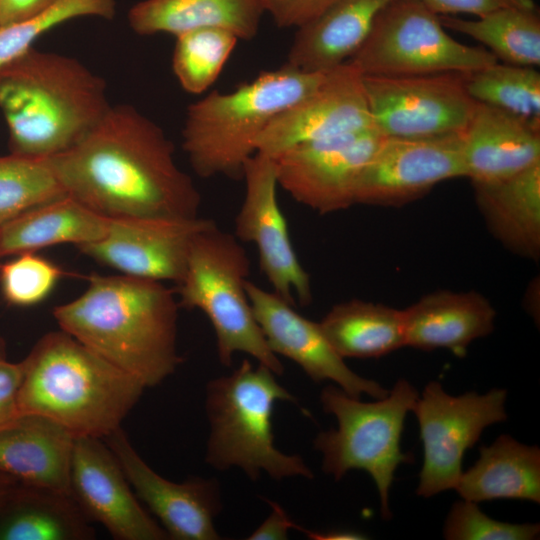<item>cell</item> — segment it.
Returning <instances> with one entry per match:
<instances>
[{"label": "cell", "instance_id": "18", "mask_svg": "<svg viewBox=\"0 0 540 540\" xmlns=\"http://www.w3.org/2000/svg\"><path fill=\"white\" fill-rule=\"evenodd\" d=\"M117 458L139 501L161 523L169 539L217 540L214 520L221 510L215 479L193 477L182 483L155 472L138 454L121 428L103 439Z\"/></svg>", "mask_w": 540, "mask_h": 540}, {"label": "cell", "instance_id": "29", "mask_svg": "<svg viewBox=\"0 0 540 540\" xmlns=\"http://www.w3.org/2000/svg\"><path fill=\"white\" fill-rule=\"evenodd\" d=\"M319 325L342 358H378L405 346L402 310L380 303L340 302Z\"/></svg>", "mask_w": 540, "mask_h": 540}, {"label": "cell", "instance_id": "36", "mask_svg": "<svg viewBox=\"0 0 540 540\" xmlns=\"http://www.w3.org/2000/svg\"><path fill=\"white\" fill-rule=\"evenodd\" d=\"M443 533L448 540H533L540 525L501 522L487 516L477 503L462 500L451 507Z\"/></svg>", "mask_w": 540, "mask_h": 540}, {"label": "cell", "instance_id": "22", "mask_svg": "<svg viewBox=\"0 0 540 540\" xmlns=\"http://www.w3.org/2000/svg\"><path fill=\"white\" fill-rule=\"evenodd\" d=\"M405 346L438 348L463 357L468 345L494 330L496 311L480 293L439 290L402 310Z\"/></svg>", "mask_w": 540, "mask_h": 540}, {"label": "cell", "instance_id": "28", "mask_svg": "<svg viewBox=\"0 0 540 540\" xmlns=\"http://www.w3.org/2000/svg\"><path fill=\"white\" fill-rule=\"evenodd\" d=\"M90 522L71 495L16 485L0 508V540H90Z\"/></svg>", "mask_w": 540, "mask_h": 540}, {"label": "cell", "instance_id": "31", "mask_svg": "<svg viewBox=\"0 0 540 540\" xmlns=\"http://www.w3.org/2000/svg\"><path fill=\"white\" fill-rule=\"evenodd\" d=\"M473 100L540 126V73L535 67L498 62L465 73Z\"/></svg>", "mask_w": 540, "mask_h": 540}, {"label": "cell", "instance_id": "10", "mask_svg": "<svg viewBox=\"0 0 540 540\" xmlns=\"http://www.w3.org/2000/svg\"><path fill=\"white\" fill-rule=\"evenodd\" d=\"M506 398L504 389L452 396L439 382L425 386L412 408L423 443L418 496L428 498L454 489L463 472L465 452L475 445L486 427L507 419Z\"/></svg>", "mask_w": 540, "mask_h": 540}, {"label": "cell", "instance_id": "11", "mask_svg": "<svg viewBox=\"0 0 540 540\" xmlns=\"http://www.w3.org/2000/svg\"><path fill=\"white\" fill-rule=\"evenodd\" d=\"M363 84L372 125L385 137L463 135L476 106L461 72L363 75Z\"/></svg>", "mask_w": 540, "mask_h": 540}, {"label": "cell", "instance_id": "41", "mask_svg": "<svg viewBox=\"0 0 540 540\" xmlns=\"http://www.w3.org/2000/svg\"><path fill=\"white\" fill-rule=\"evenodd\" d=\"M58 0H0V24L33 16Z\"/></svg>", "mask_w": 540, "mask_h": 540}, {"label": "cell", "instance_id": "13", "mask_svg": "<svg viewBox=\"0 0 540 540\" xmlns=\"http://www.w3.org/2000/svg\"><path fill=\"white\" fill-rule=\"evenodd\" d=\"M245 194L235 218L234 236L253 243L260 269L273 292L291 305L311 304V279L293 248L287 221L277 199V179L271 157L256 152L244 165Z\"/></svg>", "mask_w": 540, "mask_h": 540}, {"label": "cell", "instance_id": "39", "mask_svg": "<svg viewBox=\"0 0 540 540\" xmlns=\"http://www.w3.org/2000/svg\"><path fill=\"white\" fill-rule=\"evenodd\" d=\"M435 14H472L477 17L506 6L536 7L533 0H419Z\"/></svg>", "mask_w": 540, "mask_h": 540}, {"label": "cell", "instance_id": "2", "mask_svg": "<svg viewBox=\"0 0 540 540\" xmlns=\"http://www.w3.org/2000/svg\"><path fill=\"white\" fill-rule=\"evenodd\" d=\"M179 308L175 291L163 282L93 274L84 292L55 307L53 316L61 330L149 388L182 361Z\"/></svg>", "mask_w": 540, "mask_h": 540}, {"label": "cell", "instance_id": "17", "mask_svg": "<svg viewBox=\"0 0 540 540\" xmlns=\"http://www.w3.org/2000/svg\"><path fill=\"white\" fill-rule=\"evenodd\" d=\"M70 495L92 522L117 540H164L167 533L141 506L103 439L75 437Z\"/></svg>", "mask_w": 540, "mask_h": 540}, {"label": "cell", "instance_id": "40", "mask_svg": "<svg viewBox=\"0 0 540 540\" xmlns=\"http://www.w3.org/2000/svg\"><path fill=\"white\" fill-rule=\"evenodd\" d=\"M271 507L268 517L249 535V540H285L291 529L297 525L288 516L280 504L266 500Z\"/></svg>", "mask_w": 540, "mask_h": 540}, {"label": "cell", "instance_id": "14", "mask_svg": "<svg viewBox=\"0 0 540 540\" xmlns=\"http://www.w3.org/2000/svg\"><path fill=\"white\" fill-rule=\"evenodd\" d=\"M214 224V220L200 216L108 218L101 239L77 248L120 274L178 284L193 239Z\"/></svg>", "mask_w": 540, "mask_h": 540}, {"label": "cell", "instance_id": "6", "mask_svg": "<svg viewBox=\"0 0 540 540\" xmlns=\"http://www.w3.org/2000/svg\"><path fill=\"white\" fill-rule=\"evenodd\" d=\"M276 374L245 359L230 374L206 386L205 408L210 424L206 462L217 470L240 468L251 480L266 472L275 480L313 473L299 455L274 445L272 416L275 403H296L276 380Z\"/></svg>", "mask_w": 540, "mask_h": 540}, {"label": "cell", "instance_id": "23", "mask_svg": "<svg viewBox=\"0 0 540 540\" xmlns=\"http://www.w3.org/2000/svg\"><path fill=\"white\" fill-rule=\"evenodd\" d=\"M392 0H332L296 29L285 64L303 72H325L347 62Z\"/></svg>", "mask_w": 540, "mask_h": 540}, {"label": "cell", "instance_id": "35", "mask_svg": "<svg viewBox=\"0 0 540 540\" xmlns=\"http://www.w3.org/2000/svg\"><path fill=\"white\" fill-rule=\"evenodd\" d=\"M62 274L57 264L35 252L16 255L0 266L3 298L13 306H35L50 296Z\"/></svg>", "mask_w": 540, "mask_h": 540}, {"label": "cell", "instance_id": "38", "mask_svg": "<svg viewBox=\"0 0 540 540\" xmlns=\"http://www.w3.org/2000/svg\"><path fill=\"white\" fill-rule=\"evenodd\" d=\"M280 28H299L319 15L332 0H260Z\"/></svg>", "mask_w": 540, "mask_h": 540}, {"label": "cell", "instance_id": "19", "mask_svg": "<svg viewBox=\"0 0 540 540\" xmlns=\"http://www.w3.org/2000/svg\"><path fill=\"white\" fill-rule=\"evenodd\" d=\"M246 293L269 348L298 364L315 382L332 381L352 397L384 398L388 390L353 372L332 347L319 323L299 314L274 292L247 281Z\"/></svg>", "mask_w": 540, "mask_h": 540}, {"label": "cell", "instance_id": "34", "mask_svg": "<svg viewBox=\"0 0 540 540\" xmlns=\"http://www.w3.org/2000/svg\"><path fill=\"white\" fill-rule=\"evenodd\" d=\"M116 6L115 0H58L26 19L0 24V67L34 47L42 35L63 23L82 17L113 19Z\"/></svg>", "mask_w": 540, "mask_h": 540}, {"label": "cell", "instance_id": "42", "mask_svg": "<svg viewBox=\"0 0 540 540\" xmlns=\"http://www.w3.org/2000/svg\"><path fill=\"white\" fill-rule=\"evenodd\" d=\"M297 530L303 532L308 538L314 540H359L366 539L367 537L361 533L355 531H328V532H316L309 529L302 528L297 525Z\"/></svg>", "mask_w": 540, "mask_h": 540}, {"label": "cell", "instance_id": "9", "mask_svg": "<svg viewBox=\"0 0 540 540\" xmlns=\"http://www.w3.org/2000/svg\"><path fill=\"white\" fill-rule=\"evenodd\" d=\"M362 75L410 76L473 72L497 59L486 48L456 41L419 0H392L347 61Z\"/></svg>", "mask_w": 540, "mask_h": 540}, {"label": "cell", "instance_id": "33", "mask_svg": "<svg viewBox=\"0 0 540 540\" xmlns=\"http://www.w3.org/2000/svg\"><path fill=\"white\" fill-rule=\"evenodd\" d=\"M64 195L50 158L0 156V224Z\"/></svg>", "mask_w": 540, "mask_h": 540}, {"label": "cell", "instance_id": "21", "mask_svg": "<svg viewBox=\"0 0 540 540\" xmlns=\"http://www.w3.org/2000/svg\"><path fill=\"white\" fill-rule=\"evenodd\" d=\"M75 436L56 422L21 414L0 430V474L17 485L70 495Z\"/></svg>", "mask_w": 540, "mask_h": 540}, {"label": "cell", "instance_id": "26", "mask_svg": "<svg viewBox=\"0 0 540 540\" xmlns=\"http://www.w3.org/2000/svg\"><path fill=\"white\" fill-rule=\"evenodd\" d=\"M107 227V217L64 195L0 224V258L66 243L79 247L101 239Z\"/></svg>", "mask_w": 540, "mask_h": 540}, {"label": "cell", "instance_id": "5", "mask_svg": "<svg viewBox=\"0 0 540 540\" xmlns=\"http://www.w3.org/2000/svg\"><path fill=\"white\" fill-rule=\"evenodd\" d=\"M327 72H303L284 64L231 92L213 91L189 105L181 135L192 170L201 178L241 180L260 134L280 112L314 90Z\"/></svg>", "mask_w": 540, "mask_h": 540}, {"label": "cell", "instance_id": "43", "mask_svg": "<svg viewBox=\"0 0 540 540\" xmlns=\"http://www.w3.org/2000/svg\"><path fill=\"white\" fill-rule=\"evenodd\" d=\"M16 485L14 481L0 474V508Z\"/></svg>", "mask_w": 540, "mask_h": 540}, {"label": "cell", "instance_id": "24", "mask_svg": "<svg viewBox=\"0 0 540 540\" xmlns=\"http://www.w3.org/2000/svg\"><path fill=\"white\" fill-rule=\"evenodd\" d=\"M477 206L494 237L514 254L540 255V163L512 176L472 182Z\"/></svg>", "mask_w": 540, "mask_h": 540}, {"label": "cell", "instance_id": "37", "mask_svg": "<svg viewBox=\"0 0 540 540\" xmlns=\"http://www.w3.org/2000/svg\"><path fill=\"white\" fill-rule=\"evenodd\" d=\"M23 376L22 361L12 362L6 355L5 343L0 338V430L20 415L19 392Z\"/></svg>", "mask_w": 540, "mask_h": 540}, {"label": "cell", "instance_id": "16", "mask_svg": "<svg viewBox=\"0 0 540 540\" xmlns=\"http://www.w3.org/2000/svg\"><path fill=\"white\" fill-rule=\"evenodd\" d=\"M372 126L363 75L350 63L329 70L310 93L280 112L257 140V152L274 157L304 143Z\"/></svg>", "mask_w": 540, "mask_h": 540}, {"label": "cell", "instance_id": "15", "mask_svg": "<svg viewBox=\"0 0 540 540\" xmlns=\"http://www.w3.org/2000/svg\"><path fill=\"white\" fill-rule=\"evenodd\" d=\"M462 138L384 137L360 174L356 204L399 207L444 180L465 177Z\"/></svg>", "mask_w": 540, "mask_h": 540}, {"label": "cell", "instance_id": "1", "mask_svg": "<svg viewBox=\"0 0 540 540\" xmlns=\"http://www.w3.org/2000/svg\"><path fill=\"white\" fill-rule=\"evenodd\" d=\"M67 195L107 218L199 216L201 195L163 129L111 105L75 145L50 157Z\"/></svg>", "mask_w": 540, "mask_h": 540}, {"label": "cell", "instance_id": "20", "mask_svg": "<svg viewBox=\"0 0 540 540\" xmlns=\"http://www.w3.org/2000/svg\"><path fill=\"white\" fill-rule=\"evenodd\" d=\"M462 154L471 182L507 178L540 163V126L476 102L463 134Z\"/></svg>", "mask_w": 540, "mask_h": 540}, {"label": "cell", "instance_id": "4", "mask_svg": "<svg viewBox=\"0 0 540 540\" xmlns=\"http://www.w3.org/2000/svg\"><path fill=\"white\" fill-rule=\"evenodd\" d=\"M21 414H36L75 437L104 439L146 389L63 330L43 335L22 360Z\"/></svg>", "mask_w": 540, "mask_h": 540}, {"label": "cell", "instance_id": "32", "mask_svg": "<svg viewBox=\"0 0 540 540\" xmlns=\"http://www.w3.org/2000/svg\"><path fill=\"white\" fill-rule=\"evenodd\" d=\"M172 71L187 92L198 95L217 80L239 40L221 28H199L175 36Z\"/></svg>", "mask_w": 540, "mask_h": 540}, {"label": "cell", "instance_id": "7", "mask_svg": "<svg viewBox=\"0 0 540 540\" xmlns=\"http://www.w3.org/2000/svg\"><path fill=\"white\" fill-rule=\"evenodd\" d=\"M249 274L250 259L239 240L214 224L192 241L184 275L176 284L178 304L208 318L221 364L232 366L240 352L282 375L283 364L269 348L246 293Z\"/></svg>", "mask_w": 540, "mask_h": 540}, {"label": "cell", "instance_id": "3", "mask_svg": "<svg viewBox=\"0 0 540 540\" xmlns=\"http://www.w3.org/2000/svg\"><path fill=\"white\" fill-rule=\"evenodd\" d=\"M105 80L78 59L30 48L0 67L10 153L50 158L83 138L111 104Z\"/></svg>", "mask_w": 540, "mask_h": 540}, {"label": "cell", "instance_id": "25", "mask_svg": "<svg viewBox=\"0 0 540 540\" xmlns=\"http://www.w3.org/2000/svg\"><path fill=\"white\" fill-rule=\"evenodd\" d=\"M264 13L260 0H141L130 8L128 23L140 36H177L211 27L228 30L239 40H251Z\"/></svg>", "mask_w": 540, "mask_h": 540}, {"label": "cell", "instance_id": "12", "mask_svg": "<svg viewBox=\"0 0 540 540\" xmlns=\"http://www.w3.org/2000/svg\"><path fill=\"white\" fill-rule=\"evenodd\" d=\"M384 137L372 125L288 148L271 157L278 186L319 214L347 209L356 204L360 174Z\"/></svg>", "mask_w": 540, "mask_h": 540}, {"label": "cell", "instance_id": "27", "mask_svg": "<svg viewBox=\"0 0 540 540\" xmlns=\"http://www.w3.org/2000/svg\"><path fill=\"white\" fill-rule=\"evenodd\" d=\"M454 489L475 503L516 499L540 503V449L507 434L479 448V458L462 472Z\"/></svg>", "mask_w": 540, "mask_h": 540}, {"label": "cell", "instance_id": "8", "mask_svg": "<svg viewBox=\"0 0 540 540\" xmlns=\"http://www.w3.org/2000/svg\"><path fill=\"white\" fill-rule=\"evenodd\" d=\"M418 398V391L404 379L373 402H362L333 385L320 394L323 410L338 423L336 429L320 432L314 439L323 471L336 481L353 469L367 472L377 487L385 520L392 516L389 490L394 473L400 464L414 461L412 454L401 451L400 443L405 417Z\"/></svg>", "mask_w": 540, "mask_h": 540}, {"label": "cell", "instance_id": "30", "mask_svg": "<svg viewBox=\"0 0 540 540\" xmlns=\"http://www.w3.org/2000/svg\"><path fill=\"white\" fill-rule=\"evenodd\" d=\"M442 25L484 44L507 64L536 67L540 64V18L536 7L506 6L476 20L440 15Z\"/></svg>", "mask_w": 540, "mask_h": 540}]
</instances>
